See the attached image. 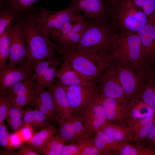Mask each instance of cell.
Here are the masks:
<instances>
[{
    "label": "cell",
    "instance_id": "e0dca14e",
    "mask_svg": "<svg viewBox=\"0 0 155 155\" xmlns=\"http://www.w3.org/2000/svg\"><path fill=\"white\" fill-rule=\"evenodd\" d=\"M80 116L86 130L92 135L99 130L108 121L104 107L96 101L90 104Z\"/></svg>",
    "mask_w": 155,
    "mask_h": 155
},
{
    "label": "cell",
    "instance_id": "603a6c76",
    "mask_svg": "<svg viewBox=\"0 0 155 155\" xmlns=\"http://www.w3.org/2000/svg\"><path fill=\"white\" fill-rule=\"evenodd\" d=\"M99 130L119 142H128L133 141L132 132L126 125L108 121Z\"/></svg>",
    "mask_w": 155,
    "mask_h": 155
},
{
    "label": "cell",
    "instance_id": "d4e9b609",
    "mask_svg": "<svg viewBox=\"0 0 155 155\" xmlns=\"http://www.w3.org/2000/svg\"><path fill=\"white\" fill-rule=\"evenodd\" d=\"M92 139L97 148L104 155L117 154L121 143L111 137L102 131L98 130L95 133Z\"/></svg>",
    "mask_w": 155,
    "mask_h": 155
},
{
    "label": "cell",
    "instance_id": "7bdbcfd3",
    "mask_svg": "<svg viewBox=\"0 0 155 155\" xmlns=\"http://www.w3.org/2000/svg\"><path fill=\"white\" fill-rule=\"evenodd\" d=\"M3 155H40L35 152L30 147L26 145L23 144L20 148L19 150L17 152H3Z\"/></svg>",
    "mask_w": 155,
    "mask_h": 155
},
{
    "label": "cell",
    "instance_id": "7a4b0ae2",
    "mask_svg": "<svg viewBox=\"0 0 155 155\" xmlns=\"http://www.w3.org/2000/svg\"><path fill=\"white\" fill-rule=\"evenodd\" d=\"M26 39L28 51L26 63L34 72L39 63L57 57L51 41L40 28L31 15L28 9L24 11L20 20Z\"/></svg>",
    "mask_w": 155,
    "mask_h": 155
},
{
    "label": "cell",
    "instance_id": "bcb514c9",
    "mask_svg": "<svg viewBox=\"0 0 155 155\" xmlns=\"http://www.w3.org/2000/svg\"><path fill=\"white\" fill-rule=\"evenodd\" d=\"M151 76L155 79V68H152L151 74Z\"/></svg>",
    "mask_w": 155,
    "mask_h": 155
},
{
    "label": "cell",
    "instance_id": "5b68a950",
    "mask_svg": "<svg viewBox=\"0 0 155 155\" xmlns=\"http://www.w3.org/2000/svg\"><path fill=\"white\" fill-rule=\"evenodd\" d=\"M108 18L119 32L137 33L148 21L146 14L131 0H126L110 8Z\"/></svg>",
    "mask_w": 155,
    "mask_h": 155
},
{
    "label": "cell",
    "instance_id": "30bf717a",
    "mask_svg": "<svg viewBox=\"0 0 155 155\" xmlns=\"http://www.w3.org/2000/svg\"><path fill=\"white\" fill-rule=\"evenodd\" d=\"M63 86L65 91L73 115H80L95 101L97 92L95 84Z\"/></svg>",
    "mask_w": 155,
    "mask_h": 155
},
{
    "label": "cell",
    "instance_id": "d590c367",
    "mask_svg": "<svg viewBox=\"0 0 155 155\" xmlns=\"http://www.w3.org/2000/svg\"><path fill=\"white\" fill-rule=\"evenodd\" d=\"M37 0H6L0 6L7 5L17 10L24 11L29 9Z\"/></svg>",
    "mask_w": 155,
    "mask_h": 155
},
{
    "label": "cell",
    "instance_id": "c3c4849f",
    "mask_svg": "<svg viewBox=\"0 0 155 155\" xmlns=\"http://www.w3.org/2000/svg\"><path fill=\"white\" fill-rule=\"evenodd\" d=\"M6 0H0V5L3 4L5 1Z\"/></svg>",
    "mask_w": 155,
    "mask_h": 155
},
{
    "label": "cell",
    "instance_id": "836d02e7",
    "mask_svg": "<svg viewBox=\"0 0 155 155\" xmlns=\"http://www.w3.org/2000/svg\"><path fill=\"white\" fill-rule=\"evenodd\" d=\"M155 117L141 126L132 133L133 141L140 143L142 140L146 139L152 126Z\"/></svg>",
    "mask_w": 155,
    "mask_h": 155
},
{
    "label": "cell",
    "instance_id": "7c38bea8",
    "mask_svg": "<svg viewBox=\"0 0 155 155\" xmlns=\"http://www.w3.org/2000/svg\"><path fill=\"white\" fill-rule=\"evenodd\" d=\"M61 59L57 57L39 62L35 66L34 71L35 95L55 83L57 71L61 64Z\"/></svg>",
    "mask_w": 155,
    "mask_h": 155
},
{
    "label": "cell",
    "instance_id": "3957f363",
    "mask_svg": "<svg viewBox=\"0 0 155 155\" xmlns=\"http://www.w3.org/2000/svg\"><path fill=\"white\" fill-rule=\"evenodd\" d=\"M148 60L138 63L115 61L126 97L134 103L141 100L144 86L150 76L152 67Z\"/></svg>",
    "mask_w": 155,
    "mask_h": 155
},
{
    "label": "cell",
    "instance_id": "7dc6e473",
    "mask_svg": "<svg viewBox=\"0 0 155 155\" xmlns=\"http://www.w3.org/2000/svg\"><path fill=\"white\" fill-rule=\"evenodd\" d=\"M151 61H152L153 63L155 65V54L153 56L151 59Z\"/></svg>",
    "mask_w": 155,
    "mask_h": 155
},
{
    "label": "cell",
    "instance_id": "8992f818",
    "mask_svg": "<svg viewBox=\"0 0 155 155\" xmlns=\"http://www.w3.org/2000/svg\"><path fill=\"white\" fill-rule=\"evenodd\" d=\"M112 54L115 61L123 63L150 60L146 56L137 33L118 32L113 40Z\"/></svg>",
    "mask_w": 155,
    "mask_h": 155
},
{
    "label": "cell",
    "instance_id": "4dcf8cb0",
    "mask_svg": "<svg viewBox=\"0 0 155 155\" xmlns=\"http://www.w3.org/2000/svg\"><path fill=\"white\" fill-rule=\"evenodd\" d=\"M66 143L63 139L57 135L53 136L44 147L38 151L44 155H61Z\"/></svg>",
    "mask_w": 155,
    "mask_h": 155
},
{
    "label": "cell",
    "instance_id": "e575fe53",
    "mask_svg": "<svg viewBox=\"0 0 155 155\" xmlns=\"http://www.w3.org/2000/svg\"><path fill=\"white\" fill-rule=\"evenodd\" d=\"M12 101L11 96L0 94V123L4 121L7 117Z\"/></svg>",
    "mask_w": 155,
    "mask_h": 155
},
{
    "label": "cell",
    "instance_id": "f6af8a7d",
    "mask_svg": "<svg viewBox=\"0 0 155 155\" xmlns=\"http://www.w3.org/2000/svg\"><path fill=\"white\" fill-rule=\"evenodd\" d=\"M109 9L112 7L126 0H103Z\"/></svg>",
    "mask_w": 155,
    "mask_h": 155
},
{
    "label": "cell",
    "instance_id": "7402d4cb",
    "mask_svg": "<svg viewBox=\"0 0 155 155\" xmlns=\"http://www.w3.org/2000/svg\"><path fill=\"white\" fill-rule=\"evenodd\" d=\"M137 34L146 57L151 60L155 54V20L148 21Z\"/></svg>",
    "mask_w": 155,
    "mask_h": 155
},
{
    "label": "cell",
    "instance_id": "cb8c5ba5",
    "mask_svg": "<svg viewBox=\"0 0 155 155\" xmlns=\"http://www.w3.org/2000/svg\"><path fill=\"white\" fill-rule=\"evenodd\" d=\"M155 114V109L140 100L133 104L124 123L130 128L138 121Z\"/></svg>",
    "mask_w": 155,
    "mask_h": 155
},
{
    "label": "cell",
    "instance_id": "ba28073f",
    "mask_svg": "<svg viewBox=\"0 0 155 155\" xmlns=\"http://www.w3.org/2000/svg\"><path fill=\"white\" fill-rule=\"evenodd\" d=\"M86 23L80 13L74 15L51 38L58 46L73 49L79 44L84 33Z\"/></svg>",
    "mask_w": 155,
    "mask_h": 155
},
{
    "label": "cell",
    "instance_id": "6da1fadb",
    "mask_svg": "<svg viewBox=\"0 0 155 155\" xmlns=\"http://www.w3.org/2000/svg\"><path fill=\"white\" fill-rule=\"evenodd\" d=\"M52 43L54 50L60 55L63 61L68 62L85 80L94 84L115 61L110 52L77 46L64 49L53 42Z\"/></svg>",
    "mask_w": 155,
    "mask_h": 155
},
{
    "label": "cell",
    "instance_id": "5bb4252c",
    "mask_svg": "<svg viewBox=\"0 0 155 155\" xmlns=\"http://www.w3.org/2000/svg\"><path fill=\"white\" fill-rule=\"evenodd\" d=\"M95 101L104 107L108 121L122 124H124L134 104L107 97L98 93Z\"/></svg>",
    "mask_w": 155,
    "mask_h": 155
},
{
    "label": "cell",
    "instance_id": "83f0119b",
    "mask_svg": "<svg viewBox=\"0 0 155 155\" xmlns=\"http://www.w3.org/2000/svg\"><path fill=\"white\" fill-rule=\"evenodd\" d=\"M117 154L121 155H155V148L152 146L145 147L137 143L136 145L122 142Z\"/></svg>",
    "mask_w": 155,
    "mask_h": 155
},
{
    "label": "cell",
    "instance_id": "f35d334b",
    "mask_svg": "<svg viewBox=\"0 0 155 155\" xmlns=\"http://www.w3.org/2000/svg\"><path fill=\"white\" fill-rule=\"evenodd\" d=\"M83 148L82 142L65 144L61 155H80Z\"/></svg>",
    "mask_w": 155,
    "mask_h": 155
},
{
    "label": "cell",
    "instance_id": "4fadbf2b",
    "mask_svg": "<svg viewBox=\"0 0 155 155\" xmlns=\"http://www.w3.org/2000/svg\"><path fill=\"white\" fill-rule=\"evenodd\" d=\"M28 56L25 38L20 20H18L12 34L9 62L6 67L19 66L27 61Z\"/></svg>",
    "mask_w": 155,
    "mask_h": 155
},
{
    "label": "cell",
    "instance_id": "2e32d148",
    "mask_svg": "<svg viewBox=\"0 0 155 155\" xmlns=\"http://www.w3.org/2000/svg\"><path fill=\"white\" fill-rule=\"evenodd\" d=\"M87 20H100L108 19L109 9L103 0H70V5Z\"/></svg>",
    "mask_w": 155,
    "mask_h": 155
},
{
    "label": "cell",
    "instance_id": "9c48e42d",
    "mask_svg": "<svg viewBox=\"0 0 155 155\" xmlns=\"http://www.w3.org/2000/svg\"><path fill=\"white\" fill-rule=\"evenodd\" d=\"M95 85L98 94L129 102L126 97L115 61L100 75Z\"/></svg>",
    "mask_w": 155,
    "mask_h": 155
},
{
    "label": "cell",
    "instance_id": "f1b7e54d",
    "mask_svg": "<svg viewBox=\"0 0 155 155\" xmlns=\"http://www.w3.org/2000/svg\"><path fill=\"white\" fill-rule=\"evenodd\" d=\"M24 11L14 9L7 5L0 6V36L12 21L20 19Z\"/></svg>",
    "mask_w": 155,
    "mask_h": 155
},
{
    "label": "cell",
    "instance_id": "ffe728a7",
    "mask_svg": "<svg viewBox=\"0 0 155 155\" xmlns=\"http://www.w3.org/2000/svg\"><path fill=\"white\" fill-rule=\"evenodd\" d=\"M63 61L57 71L56 80L57 82L63 86L94 85L85 80L68 62Z\"/></svg>",
    "mask_w": 155,
    "mask_h": 155
},
{
    "label": "cell",
    "instance_id": "9a60e30c",
    "mask_svg": "<svg viewBox=\"0 0 155 155\" xmlns=\"http://www.w3.org/2000/svg\"><path fill=\"white\" fill-rule=\"evenodd\" d=\"M34 73L26 62L19 66L6 67L0 72V94H6L8 90L12 86L20 82L29 80Z\"/></svg>",
    "mask_w": 155,
    "mask_h": 155
},
{
    "label": "cell",
    "instance_id": "ee69618b",
    "mask_svg": "<svg viewBox=\"0 0 155 155\" xmlns=\"http://www.w3.org/2000/svg\"><path fill=\"white\" fill-rule=\"evenodd\" d=\"M146 140L151 145H155V119Z\"/></svg>",
    "mask_w": 155,
    "mask_h": 155
},
{
    "label": "cell",
    "instance_id": "d6a6232c",
    "mask_svg": "<svg viewBox=\"0 0 155 155\" xmlns=\"http://www.w3.org/2000/svg\"><path fill=\"white\" fill-rule=\"evenodd\" d=\"M134 6L142 11L148 21L155 20V0H131Z\"/></svg>",
    "mask_w": 155,
    "mask_h": 155
},
{
    "label": "cell",
    "instance_id": "1f68e13d",
    "mask_svg": "<svg viewBox=\"0 0 155 155\" xmlns=\"http://www.w3.org/2000/svg\"><path fill=\"white\" fill-rule=\"evenodd\" d=\"M141 100L155 109V79L151 75L144 86Z\"/></svg>",
    "mask_w": 155,
    "mask_h": 155
},
{
    "label": "cell",
    "instance_id": "ab89813d",
    "mask_svg": "<svg viewBox=\"0 0 155 155\" xmlns=\"http://www.w3.org/2000/svg\"><path fill=\"white\" fill-rule=\"evenodd\" d=\"M23 141L20 134L17 131H15L10 134L9 148L8 151L13 152V150L20 147L23 145Z\"/></svg>",
    "mask_w": 155,
    "mask_h": 155
},
{
    "label": "cell",
    "instance_id": "44dd1931",
    "mask_svg": "<svg viewBox=\"0 0 155 155\" xmlns=\"http://www.w3.org/2000/svg\"><path fill=\"white\" fill-rule=\"evenodd\" d=\"M43 90L36 95L30 102L34 104L36 108L50 121L56 120L58 116L55 112L53 97L51 90Z\"/></svg>",
    "mask_w": 155,
    "mask_h": 155
},
{
    "label": "cell",
    "instance_id": "4316f807",
    "mask_svg": "<svg viewBox=\"0 0 155 155\" xmlns=\"http://www.w3.org/2000/svg\"><path fill=\"white\" fill-rule=\"evenodd\" d=\"M56 131L55 127L48 125L40 131L34 133L32 139L26 144L33 150L37 151L44 147L53 136Z\"/></svg>",
    "mask_w": 155,
    "mask_h": 155
},
{
    "label": "cell",
    "instance_id": "ac0fdd59",
    "mask_svg": "<svg viewBox=\"0 0 155 155\" xmlns=\"http://www.w3.org/2000/svg\"><path fill=\"white\" fill-rule=\"evenodd\" d=\"M47 88L51 92L56 114L64 119L72 118L73 113L64 87L56 81Z\"/></svg>",
    "mask_w": 155,
    "mask_h": 155
},
{
    "label": "cell",
    "instance_id": "52a82bcc",
    "mask_svg": "<svg viewBox=\"0 0 155 155\" xmlns=\"http://www.w3.org/2000/svg\"><path fill=\"white\" fill-rule=\"evenodd\" d=\"M33 18L43 32L51 38L75 14L80 13L72 6L59 11L49 10L40 6L29 9Z\"/></svg>",
    "mask_w": 155,
    "mask_h": 155
},
{
    "label": "cell",
    "instance_id": "60d3db41",
    "mask_svg": "<svg viewBox=\"0 0 155 155\" xmlns=\"http://www.w3.org/2000/svg\"><path fill=\"white\" fill-rule=\"evenodd\" d=\"M9 135L4 121L0 123V144L7 150L9 148Z\"/></svg>",
    "mask_w": 155,
    "mask_h": 155
},
{
    "label": "cell",
    "instance_id": "8d00e7d4",
    "mask_svg": "<svg viewBox=\"0 0 155 155\" xmlns=\"http://www.w3.org/2000/svg\"><path fill=\"white\" fill-rule=\"evenodd\" d=\"M24 113L25 110L22 106L12 102L6 118L12 121L20 120L23 117Z\"/></svg>",
    "mask_w": 155,
    "mask_h": 155
},
{
    "label": "cell",
    "instance_id": "f546056e",
    "mask_svg": "<svg viewBox=\"0 0 155 155\" xmlns=\"http://www.w3.org/2000/svg\"><path fill=\"white\" fill-rule=\"evenodd\" d=\"M23 121V125H28L41 128L48 125L50 121L38 109L32 110L29 107H27L25 110Z\"/></svg>",
    "mask_w": 155,
    "mask_h": 155
},
{
    "label": "cell",
    "instance_id": "d6986e66",
    "mask_svg": "<svg viewBox=\"0 0 155 155\" xmlns=\"http://www.w3.org/2000/svg\"><path fill=\"white\" fill-rule=\"evenodd\" d=\"M34 79V73L29 80L18 82L8 90L6 94L12 96V102L22 107L30 103L35 95Z\"/></svg>",
    "mask_w": 155,
    "mask_h": 155
},
{
    "label": "cell",
    "instance_id": "74e56055",
    "mask_svg": "<svg viewBox=\"0 0 155 155\" xmlns=\"http://www.w3.org/2000/svg\"><path fill=\"white\" fill-rule=\"evenodd\" d=\"M93 137L89 140L82 142L83 149L80 155H103L94 145Z\"/></svg>",
    "mask_w": 155,
    "mask_h": 155
},
{
    "label": "cell",
    "instance_id": "b9f144b4",
    "mask_svg": "<svg viewBox=\"0 0 155 155\" xmlns=\"http://www.w3.org/2000/svg\"><path fill=\"white\" fill-rule=\"evenodd\" d=\"M20 135L23 141L25 143L29 142L32 138L34 132L32 126L24 125L17 131Z\"/></svg>",
    "mask_w": 155,
    "mask_h": 155
},
{
    "label": "cell",
    "instance_id": "8fae6325",
    "mask_svg": "<svg viewBox=\"0 0 155 155\" xmlns=\"http://www.w3.org/2000/svg\"><path fill=\"white\" fill-rule=\"evenodd\" d=\"M56 121L59 125L57 135L66 143H80L89 140L94 136L87 131L80 116L74 115L69 120L64 119L58 116Z\"/></svg>",
    "mask_w": 155,
    "mask_h": 155
},
{
    "label": "cell",
    "instance_id": "484cf974",
    "mask_svg": "<svg viewBox=\"0 0 155 155\" xmlns=\"http://www.w3.org/2000/svg\"><path fill=\"white\" fill-rule=\"evenodd\" d=\"M16 20L11 22L0 36V72L6 68L9 56L11 39Z\"/></svg>",
    "mask_w": 155,
    "mask_h": 155
},
{
    "label": "cell",
    "instance_id": "277c9868",
    "mask_svg": "<svg viewBox=\"0 0 155 155\" xmlns=\"http://www.w3.org/2000/svg\"><path fill=\"white\" fill-rule=\"evenodd\" d=\"M86 23L84 33L76 46L112 53L113 40L118 32L113 24L108 19L87 20Z\"/></svg>",
    "mask_w": 155,
    "mask_h": 155
}]
</instances>
